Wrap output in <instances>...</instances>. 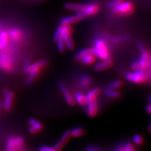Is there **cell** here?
<instances>
[{
  "label": "cell",
  "mask_w": 151,
  "mask_h": 151,
  "mask_svg": "<svg viewBox=\"0 0 151 151\" xmlns=\"http://www.w3.org/2000/svg\"><path fill=\"white\" fill-rule=\"evenodd\" d=\"M90 52L96 58L100 60H111L105 42L101 39H98L95 40L94 47L90 49Z\"/></svg>",
  "instance_id": "obj_1"
},
{
  "label": "cell",
  "mask_w": 151,
  "mask_h": 151,
  "mask_svg": "<svg viewBox=\"0 0 151 151\" xmlns=\"http://www.w3.org/2000/svg\"><path fill=\"white\" fill-rule=\"evenodd\" d=\"M47 64L45 60H40L36 63L30 64L29 69H28V78L25 81V84L28 86L32 83L35 79L39 74L42 69L44 68Z\"/></svg>",
  "instance_id": "obj_2"
},
{
  "label": "cell",
  "mask_w": 151,
  "mask_h": 151,
  "mask_svg": "<svg viewBox=\"0 0 151 151\" xmlns=\"http://www.w3.org/2000/svg\"><path fill=\"white\" fill-rule=\"evenodd\" d=\"M125 78L134 83H144L147 81L148 76L146 70L142 69L135 70L133 72H129L125 74Z\"/></svg>",
  "instance_id": "obj_3"
},
{
  "label": "cell",
  "mask_w": 151,
  "mask_h": 151,
  "mask_svg": "<svg viewBox=\"0 0 151 151\" xmlns=\"http://www.w3.org/2000/svg\"><path fill=\"white\" fill-rule=\"evenodd\" d=\"M23 145H24V140L22 137H11L6 141L5 151H20Z\"/></svg>",
  "instance_id": "obj_4"
},
{
  "label": "cell",
  "mask_w": 151,
  "mask_h": 151,
  "mask_svg": "<svg viewBox=\"0 0 151 151\" xmlns=\"http://www.w3.org/2000/svg\"><path fill=\"white\" fill-rule=\"evenodd\" d=\"M137 45L138 49H139L141 55L139 59L138 60L139 63L140 64V69L144 70H147L149 68V60H150V55L147 49H145V46L143 45V44L140 42H138L137 43Z\"/></svg>",
  "instance_id": "obj_5"
},
{
  "label": "cell",
  "mask_w": 151,
  "mask_h": 151,
  "mask_svg": "<svg viewBox=\"0 0 151 151\" xmlns=\"http://www.w3.org/2000/svg\"><path fill=\"white\" fill-rule=\"evenodd\" d=\"M112 11L117 14L129 15L134 11V5L130 1H122L117 6L112 8Z\"/></svg>",
  "instance_id": "obj_6"
},
{
  "label": "cell",
  "mask_w": 151,
  "mask_h": 151,
  "mask_svg": "<svg viewBox=\"0 0 151 151\" xmlns=\"http://www.w3.org/2000/svg\"><path fill=\"white\" fill-rule=\"evenodd\" d=\"M13 66L10 55L5 52H0V68L4 70H9Z\"/></svg>",
  "instance_id": "obj_7"
},
{
  "label": "cell",
  "mask_w": 151,
  "mask_h": 151,
  "mask_svg": "<svg viewBox=\"0 0 151 151\" xmlns=\"http://www.w3.org/2000/svg\"><path fill=\"white\" fill-rule=\"evenodd\" d=\"M58 86L63 94V96L65 99L66 103H67L69 106H74L76 103L74 97L73 96H72V94L70 93L68 89L65 86V85L63 82L60 81L58 83Z\"/></svg>",
  "instance_id": "obj_8"
},
{
  "label": "cell",
  "mask_w": 151,
  "mask_h": 151,
  "mask_svg": "<svg viewBox=\"0 0 151 151\" xmlns=\"http://www.w3.org/2000/svg\"><path fill=\"white\" fill-rule=\"evenodd\" d=\"M4 101L3 107L4 110H9L10 109L14 99V93L12 91H9L8 88L4 89Z\"/></svg>",
  "instance_id": "obj_9"
},
{
  "label": "cell",
  "mask_w": 151,
  "mask_h": 151,
  "mask_svg": "<svg viewBox=\"0 0 151 151\" xmlns=\"http://www.w3.org/2000/svg\"><path fill=\"white\" fill-rule=\"evenodd\" d=\"M98 106L96 100L89 101L86 105V112L89 117H94L98 113Z\"/></svg>",
  "instance_id": "obj_10"
},
{
  "label": "cell",
  "mask_w": 151,
  "mask_h": 151,
  "mask_svg": "<svg viewBox=\"0 0 151 151\" xmlns=\"http://www.w3.org/2000/svg\"><path fill=\"white\" fill-rule=\"evenodd\" d=\"M28 123L29 125L28 130L31 134H37L38 132H39L43 129V125L41 123L35 119H30L28 120Z\"/></svg>",
  "instance_id": "obj_11"
},
{
  "label": "cell",
  "mask_w": 151,
  "mask_h": 151,
  "mask_svg": "<svg viewBox=\"0 0 151 151\" xmlns=\"http://www.w3.org/2000/svg\"><path fill=\"white\" fill-rule=\"evenodd\" d=\"M86 16H92L96 14L99 11L98 4L93 3H89L83 4V10Z\"/></svg>",
  "instance_id": "obj_12"
},
{
  "label": "cell",
  "mask_w": 151,
  "mask_h": 151,
  "mask_svg": "<svg viewBox=\"0 0 151 151\" xmlns=\"http://www.w3.org/2000/svg\"><path fill=\"white\" fill-rule=\"evenodd\" d=\"M7 32L9 39L13 43H17L20 42L22 36V33L21 30L18 28H14L9 30Z\"/></svg>",
  "instance_id": "obj_13"
},
{
  "label": "cell",
  "mask_w": 151,
  "mask_h": 151,
  "mask_svg": "<svg viewBox=\"0 0 151 151\" xmlns=\"http://www.w3.org/2000/svg\"><path fill=\"white\" fill-rule=\"evenodd\" d=\"M113 65L111 60H101L94 66V69L96 71H102L110 68Z\"/></svg>",
  "instance_id": "obj_14"
},
{
  "label": "cell",
  "mask_w": 151,
  "mask_h": 151,
  "mask_svg": "<svg viewBox=\"0 0 151 151\" xmlns=\"http://www.w3.org/2000/svg\"><path fill=\"white\" fill-rule=\"evenodd\" d=\"M79 82L82 87L88 88L91 84L92 79L88 74H82L79 76Z\"/></svg>",
  "instance_id": "obj_15"
},
{
  "label": "cell",
  "mask_w": 151,
  "mask_h": 151,
  "mask_svg": "<svg viewBox=\"0 0 151 151\" xmlns=\"http://www.w3.org/2000/svg\"><path fill=\"white\" fill-rule=\"evenodd\" d=\"M101 93V89L99 88H94L92 89H91L86 95V98L87 101H91L93 100H96L98 96L100 95Z\"/></svg>",
  "instance_id": "obj_16"
},
{
  "label": "cell",
  "mask_w": 151,
  "mask_h": 151,
  "mask_svg": "<svg viewBox=\"0 0 151 151\" xmlns=\"http://www.w3.org/2000/svg\"><path fill=\"white\" fill-rule=\"evenodd\" d=\"M64 8L68 10L78 12L82 11L83 8V4L76 3H65L64 4Z\"/></svg>",
  "instance_id": "obj_17"
},
{
  "label": "cell",
  "mask_w": 151,
  "mask_h": 151,
  "mask_svg": "<svg viewBox=\"0 0 151 151\" xmlns=\"http://www.w3.org/2000/svg\"><path fill=\"white\" fill-rule=\"evenodd\" d=\"M9 37L6 32L1 31L0 32V50H4L6 49L8 44Z\"/></svg>",
  "instance_id": "obj_18"
},
{
  "label": "cell",
  "mask_w": 151,
  "mask_h": 151,
  "mask_svg": "<svg viewBox=\"0 0 151 151\" xmlns=\"http://www.w3.org/2000/svg\"><path fill=\"white\" fill-rule=\"evenodd\" d=\"M73 97L75 100V102L77 103L78 105L81 106H86V105L88 103L86 96L84 95V94L81 93H75Z\"/></svg>",
  "instance_id": "obj_19"
},
{
  "label": "cell",
  "mask_w": 151,
  "mask_h": 151,
  "mask_svg": "<svg viewBox=\"0 0 151 151\" xmlns=\"http://www.w3.org/2000/svg\"><path fill=\"white\" fill-rule=\"evenodd\" d=\"M85 133V130L84 127L81 126L76 127L72 130H70V134H71V137L74 138H78L80 137L83 136Z\"/></svg>",
  "instance_id": "obj_20"
},
{
  "label": "cell",
  "mask_w": 151,
  "mask_h": 151,
  "mask_svg": "<svg viewBox=\"0 0 151 151\" xmlns=\"http://www.w3.org/2000/svg\"><path fill=\"white\" fill-rule=\"evenodd\" d=\"M78 22L75 16H68L60 19V23L61 25H72Z\"/></svg>",
  "instance_id": "obj_21"
},
{
  "label": "cell",
  "mask_w": 151,
  "mask_h": 151,
  "mask_svg": "<svg viewBox=\"0 0 151 151\" xmlns=\"http://www.w3.org/2000/svg\"><path fill=\"white\" fill-rule=\"evenodd\" d=\"M90 49H88V48H85L81 50H79L76 54L75 55V59L78 61H81V60L84 58V56H86V55L90 54Z\"/></svg>",
  "instance_id": "obj_22"
},
{
  "label": "cell",
  "mask_w": 151,
  "mask_h": 151,
  "mask_svg": "<svg viewBox=\"0 0 151 151\" xmlns=\"http://www.w3.org/2000/svg\"><path fill=\"white\" fill-rule=\"evenodd\" d=\"M96 58L92 54H89L84 56L81 60V62L84 65H91L95 62Z\"/></svg>",
  "instance_id": "obj_23"
},
{
  "label": "cell",
  "mask_w": 151,
  "mask_h": 151,
  "mask_svg": "<svg viewBox=\"0 0 151 151\" xmlns=\"http://www.w3.org/2000/svg\"><path fill=\"white\" fill-rule=\"evenodd\" d=\"M64 39L66 49H68L69 50H74L75 48V44H74V40L72 39V37H70V35H69L68 37L64 38Z\"/></svg>",
  "instance_id": "obj_24"
},
{
  "label": "cell",
  "mask_w": 151,
  "mask_h": 151,
  "mask_svg": "<svg viewBox=\"0 0 151 151\" xmlns=\"http://www.w3.org/2000/svg\"><path fill=\"white\" fill-rule=\"evenodd\" d=\"M105 95L109 98H118L120 96V93L116 89L111 90V89H106L105 91Z\"/></svg>",
  "instance_id": "obj_25"
},
{
  "label": "cell",
  "mask_w": 151,
  "mask_h": 151,
  "mask_svg": "<svg viewBox=\"0 0 151 151\" xmlns=\"http://www.w3.org/2000/svg\"><path fill=\"white\" fill-rule=\"evenodd\" d=\"M123 84L122 81L121 80H116L113 82L111 83L107 86V89H111V90H114V89H117L120 88Z\"/></svg>",
  "instance_id": "obj_26"
},
{
  "label": "cell",
  "mask_w": 151,
  "mask_h": 151,
  "mask_svg": "<svg viewBox=\"0 0 151 151\" xmlns=\"http://www.w3.org/2000/svg\"><path fill=\"white\" fill-rule=\"evenodd\" d=\"M71 137H72L71 134H70V130H67L64 132V134L61 136L59 140L62 142L65 145V144H67L68 142Z\"/></svg>",
  "instance_id": "obj_27"
},
{
  "label": "cell",
  "mask_w": 151,
  "mask_h": 151,
  "mask_svg": "<svg viewBox=\"0 0 151 151\" xmlns=\"http://www.w3.org/2000/svg\"><path fill=\"white\" fill-rule=\"evenodd\" d=\"M130 38L128 36H119V37H113L111 39L112 42L115 44H119V43H124V42H126L129 41Z\"/></svg>",
  "instance_id": "obj_28"
},
{
  "label": "cell",
  "mask_w": 151,
  "mask_h": 151,
  "mask_svg": "<svg viewBox=\"0 0 151 151\" xmlns=\"http://www.w3.org/2000/svg\"><path fill=\"white\" fill-rule=\"evenodd\" d=\"M56 42H57V44H58V50L61 53L64 52L65 50V49H66L64 38L62 36H61L59 39V40L57 41Z\"/></svg>",
  "instance_id": "obj_29"
},
{
  "label": "cell",
  "mask_w": 151,
  "mask_h": 151,
  "mask_svg": "<svg viewBox=\"0 0 151 151\" xmlns=\"http://www.w3.org/2000/svg\"><path fill=\"white\" fill-rule=\"evenodd\" d=\"M61 32H62V25H59L56 28L55 33L53 36V41L56 42L61 37Z\"/></svg>",
  "instance_id": "obj_30"
},
{
  "label": "cell",
  "mask_w": 151,
  "mask_h": 151,
  "mask_svg": "<svg viewBox=\"0 0 151 151\" xmlns=\"http://www.w3.org/2000/svg\"><path fill=\"white\" fill-rule=\"evenodd\" d=\"M132 140H133V142L136 144V145H140L143 143L144 139L143 137H142V135L139 134H136L133 137V139H132Z\"/></svg>",
  "instance_id": "obj_31"
},
{
  "label": "cell",
  "mask_w": 151,
  "mask_h": 151,
  "mask_svg": "<svg viewBox=\"0 0 151 151\" xmlns=\"http://www.w3.org/2000/svg\"><path fill=\"white\" fill-rule=\"evenodd\" d=\"M75 17L76 18L78 21H81L84 20V19L86 18L87 16L86 15V14L84 13L83 11H78L76 12V14L74 15Z\"/></svg>",
  "instance_id": "obj_32"
},
{
  "label": "cell",
  "mask_w": 151,
  "mask_h": 151,
  "mask_svg": "<svg viewBox=\"0 0 151 151\" xmlns=\"http://www.w3.org/2000/svg\"><path fill=\"white\" fill-rule=\"evenodd\" d=\"M30 65V60L28 59H27L25 60L24 64H23V73L25 74H28V69H29Z\"/></svg>",
  "instance_id": "obj_33"
},
{
  "label": "cell",
  "mask_w": 151,
  "mask_h": 151,
  "mask_svg": "<svg viewBox=\"0 0 151 151\" xmlns=\"http://www.w3.org/2000/svg\"><path fill=\"white\" fill-rule=\"evenodd\" d=\"M122 1H123V0H112V1H110L108 3L107 6L109 8H113L117 6L118 4H120Z\"/></svg>",
  "instance_id": "obj_34"
},
{
  "label": "cell",
  "mask_w": 151,
  "mask_h": 151,
  "mask_svg": "<svg viewBox=\"0 0 151 151\" xmlns=\"http://www.w3.org/2000/svg\"><path fill=\"white\" fill-rule=\"evenodd\" d=\"M64 144L62 142L59 140L58 142H57L55 144L53 147L55 151H60L64 147Z\"/></svg>",
  "instance_id": "obj_35"
},
{
  "label": "cell",
  "mask_w": 151,
  "mask_h": 151,
  "mask_svg": "<svg viewBox=\"0 0 151 151\" xmlns=\"http://www.w3.org/2000/svg\"><path fill=\"white\" fill-rule=\"evenodd\" d=\"M130 68L133 70L140 69V64L139 63V61L137 60V61H134V62L132 63L130 65Z\"/></svg>",
  "instance_id": "obj_36"
},
{
  "label": "cell",
  "mask_w": 151,
  "mask_h": 151,
  "mask_svg": "<svg viewBox=\"0 0 151 151\" xmlns=\"http://www.w3.org/2000/svg\"><path fill=\"white\" fill-rule=\"evenodd\" d=\"M125 151H135L134 145L130 142H127L124 145Z\"/></svg>",
  "instance_id": "obj_37"
},
{
  "label": "cell",
  "mask_w": 151,
  "mask_h": 151,
  "mask_svg": "<svg viewBox=\"0 0 151 151\" xmlns=\"http://www.w3.org/2000/svg\"><path fill=\"white\" fill-rule=\"evenodd\" d=\"M39 151H55L53 147L50 146H42L39 149Z\"/></svg>",
  "instance_id": "obj_38"
},
{
  "label": "cell",
  "mask_w": 151,
  "mask_h": 151,
  "mask_svg": "<svg viewBox=\"0 0 151 151\" xmlns=\"http://www.w3.org/2000/svg\"><path fill=\"white\" fill-rule=\"evenodd\" d=\"M145 110L150 115H151V103H149L148 105H146Z\"/></svg>",
  "instance_id": "obj_39"
},
{
  "label": "cell",
  "mask_w": 151,
  "mask_h": 151,
  "mask_svg": "<svg viewBox=\"0 0 151 151\" xmlns=\"http://www.w3.org/2000/svg\"><path fill=\"white\" fill-rule=\"evenodd\" d=\"M116 151H125V147L124 145H121L119 146L116 149Z\"/></svg>",
  "instance_id": "obj_40"
},
{
  "label": "cell",
  "mask_w": 151,
  "mask_h": 151,
  "mask_svg": "<svg viewBox=\"0 0 151 151\" xmlns=\"http://www.w3.org/2000/svg\"><path fill=\"white\" fill-rule=\"evenodd\" d=\"M86 151H97L96 148L91 147V146H88V147H86Z\"/></svg>",
  "instance_id": "obj_41"
},
{
  "label": "cell",
  "mask_w": 151,
  "mask_h": 151,
  "mask_svg": "<svg viewBox=\"0 0 151 151\" xmlns=\"http://www.w3.org/2000/svg\"><path fill=\"white\" fill-rule=\"evenodd\" d=\"M148 132H149L150 134H151V119L149 122V125H148Z\"/></svg>",
  "instance_id": "obj_42"
},
{
  "label": "cell",
  "mask_w": 151,
  "mask_h": 151,
  "mask_svg": "<svg viewBox=\"0 0 151 151\" xmlns=\"http://www.w3.org/2000/svg\"><path fill=\"white\" fill-rule=\"evenodd\" d=\"M147 100L149 101V103H151V94H149L147 96Z\"/></svg>",
  "instance_id": "obj_43"
},
{
  "label": "cell",
  "mask_w": 151,
  "mask_h": 151,
  "mask_svg": "<svg viewBox=\"0 0 151 151\" xmlns=\"http://www.w3.org/2000/svg\"><path fill=\"white\" fill-rule=\"evenodd\" d=\"M148 69H150L151 70V59H150V60H149V68Z\"/></svg>",
  "instance_id": "obj_44"
},
{
  "label": "cell",
  "mask_w": 151,
  "mask_h": 151,
  "mask_svg": "<svg viewBox=\"0 0 151 151\" xmlns=\"http://www.w3.org/2000/svg\"><path fill=\"white\" fill-rule=\"evenodd\" d=\"M3 106V104L1 103H0V108Z\"/></svg>",
  "instance_id": "obj_45"
},
{
  "label": "cell",
  "mask_w": 151,
  "mask_h": 151,
  "mask_svg": "<svg viewBox=\"0 0 151 151\" xmlns=\"http://www.w3.org/2000/svg\"><path fill=\"white\" fill-rule=\"evenodd\" d=\"M22 151H24V150H22Z\"/></svg>",
  "instance_id": "obj_46"
}]
</instances>
